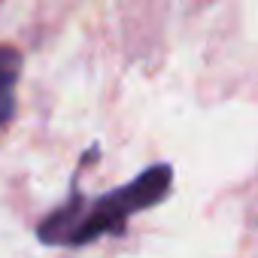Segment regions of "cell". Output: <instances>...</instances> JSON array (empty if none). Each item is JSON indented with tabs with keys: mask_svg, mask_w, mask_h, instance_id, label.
I'll return each mask as SVG.
<instances>
[{
	"mask_svg": "<svg viewBox=\"0 0 258 258\" xmlns=\"http://www.w3.org/2000/svg\"><path fill=\"white\" fill-rule=\"evenodd\" d=\"M170 185H173L170 164H152L140 170L127 185H118L97 201H85L73 179L67 201L37 225V237L46 246H70V249L88 246L97 237H124L127 219L134 213L164 204Z\"/></svg>",
	"mask_w": 258,
	"mask_h": 258,
	"instance_id": "1",
	"label": "cell"
},
{
	"mask_svg": "<svg viewBox=\"0 0 258 258\" xmlns=\"http://www.w3.org/2000/svg\"><path fill=\"white\" fill-rule=\"evenodd\" d=\"M22 52L16 46L0 43V127H7L16 115V85L22 76Z\"/></svg>",
	"mask_w": 258,
	"mask_h": 258,
	"instance_id": "2",
	"label": "cell"
}]
</instances>
